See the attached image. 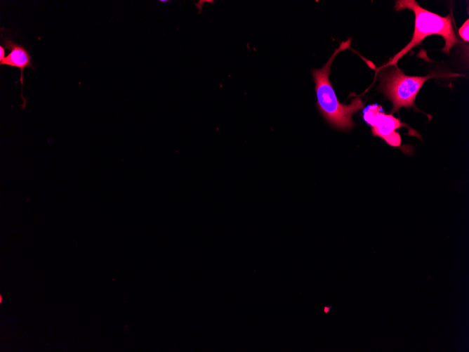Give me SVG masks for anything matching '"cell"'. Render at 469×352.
<instances>
[{
	"label": "cell",
	"mask_w": 469,
	"mask_h": 352,
	"mask_svg": "<svg viewBox=\"0 0 469 352\" xmlns=\"http://www.w3.org/2000/svg\"><path fill=\"white\" fill-rule=\"evenodd\" d=\"M350 43V38L341 42L322 68L312 71L315 84L317 109L331 126L341 130L351 129L354 126L352 115L364 107V103L359 98L352 99L349 105L340 103L329 80L330 68L333 59L338 53L349 48Z\"/></svg>",
	"instance_id": "1"
},
{
	"label": "cell",
	"mask_w": 469,
	"mask_h": 352,
	"mask_svg": "<svg viewBox=\"0 0 469 352\" xmlns=\"http://www.w3.org/2000/svg\"><path fill=\"white\" fill-rule=\"evenodd\" d=\"M396 11L409 9L415 15L414 31L409 43L395 55L385 66L396 65L399 60L412 48L420 44L423 40L433 34L442 37L445 44L442 51L447 53L457 42L450 15L442 17L423 8L415 0H399L395 1Z\"/></svg>",
	"instance_id": "2"
},
{
	"label": "cell",
	"mask_w": 469,
	"mask_h": 352,
	"mask_svg": "<svg viewBox=\"0 0 469 352\" xmlns=\"http://www.w3.org/2000/svg\"><path fill=\"white\" fill-rule=\"evenodd\" d=\"M435 75H406L396 65L385 66L379 73V88L392 103V112L402 107H415V99L423 84Z\"/></svg>",
	"instance_id": "3"
},
{
	"label": "cell",
	"mask_w": 469,
	"mask_h": 352,
	"mask_svg": "<svg viewBox=\"0 0 469 352\" xmlns=\"http://www.w3.org/2000/svg\"><path fill=\"white\" fill-rule=\"evenodd\" d=\"M371 126L372 134L384 140L388 145L397 147L401 144V136L396 130L399 128L409 126L402 122L399 119L392 115L378 112L376 116L369 124Z\"/></svg>",
	"instance_id": "4"
},
{
	"label": "cell",
	"mask_w": 469,
	"mask_h": 352,
	"mask_svg": "<svg viewBox=\"0 0 469 352\" xmlns=\"http://www.w3.org/2000/svg\"><path fill=\"white\" fill-rule=\"evenodd\" d=\"M4 44L6 48L10 50L8 55L0 62L1 65H8L20 70V82L23 86V72L27 67L33 68L32 58L29 51L23 46L13 41L9 37H6Z\"/></svg>",
	"instance_id": "5"
},
{
	"label": "cell",
	"mask_w": 469,
	"mask_h": 352,
	"mask_svg": "<svg viewBox=\"0 0 469 352\" xmlns=\"http://www.w3.org/2000/svg\"><path fill=\"white\" fill-rule=\"evenodd\" d=\"M469 20L467 19L466 21L462 25V26L458 29V34L460 37L465 41H469Z\"/></svg>",
	"instance_id": "6"
},
{
	"label": "cell",
	"mask_w": 469,
	"mask_h": 352,
	"mask_svg": "<svg viewBox=\"0 0 469 352\" xmlns=\"http://www.w3.org/2000/svg\"><path fill=\"white\" fill-rule=\"evenodd\" d=\"M5 58V50L4 48L1 45L0 46V62L4 60Z\"/></svg>",
	"instance_id": "7"
}]
</instances>
